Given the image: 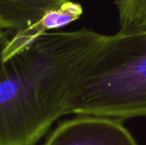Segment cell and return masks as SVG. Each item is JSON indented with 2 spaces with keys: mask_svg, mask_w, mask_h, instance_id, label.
Segmentation results:
<instances>
[{
  "mask_svg": "<svg viewBox=\"0 0 146 145\" xmlns=\"http://www.w3.org/2000/svg\"><path fill=\"white\" fill-rule=\"evenodd\" d=\"M106 36L51 31L0 63V145H36L70 114L82 73Z\"/></svg>",
  "mask_w": 146,
  "mask_h": 145,
  "instance_id": "1",
  "label": "cell"
},
{
  "mask_svg": "<svg viewBox=\"0 0 146 145\" xmlns=\"http://www.w3.org/2000/svg\"><path fill=\"white\" fill-rule=\"evenodd\" d=\"M70 113L146 117V30L106 36L82 73Z\"/></svg>",
  "mask_w": 146,
  "mask_h": 145,
  "instance_id": "2",
  "label": "cell"
},
{
  "mask_svg": "<svg viewBox=\"0 0 146 145\" xmlns=\"http://www.w3.org/2000/svg\"><path fill=\"white\" fill-rule=\"evenodd\" d=\"M43 145H138L123 120L79 114L60 122Z\"/></svg>",
  "mask_w": 146,
  "mask_h": 145,
  "instance_id": "3",
  "label": "cell"
},
{
  "mask_svg": "<svg viewBox=\"0 0 146 145\" xmlns=\"http://www.w3.org/2000/svg\"><path fill=\"white\" fill-rule=\"evenodd\" d=\"M83 6L68 0L61 6L48 11L39 21L13 32L6 40L0 53V63L6 62L33 45L40 37L78 20L83 14Z\"/></svg>",
  "mask_w": 146,
  "mask_h": 145,
  "instance_id": "4",
  "label": "cell"
},
{
  "mask_svg": "<svg viewBox=\"0 0 146 145\" xmlns=\"http://www.w3.org/2000/svg\"><path fill=\"white\" fill-rule=\"evenodd\" d=\"M68 0H0V27L11 32L34 24Z\"/></svg>",
  "mask_w": 146,
  "mask_h": 145,
  "instance_id": "5",
  "label": "cell"
},
{
  "mask_svg": "<svg viewBox=\"0 0 146 145\" xmlns=\"http://www.w3.org/2000/svg\"><path fill=\"white\" fill-rule=\"evenodd\" d=\"M122 32L146 30V0H114Z\"/></svg>",
  "mask_w": 146,
  "mask_h": 145,
  "instance_id": "6",
  "label": "cell"
},
{
  "mask_svg": "<svg viewBox=\"0 0 146 145\" xmlns=\"http://www.w3.org/2000/svg\"><path fill=\"white\" fill-rule=\"evenodd\" d=\"M12 33H13V32L8 31V30L0 27V53H1V49H2V47H3L4 43H5L6 40L11 36Z\"/></svg>",
  "mask_w": 146,
  "mask_h": 145,
  "instance_id": "7",
  "label": "cell"
}]
</instances>
